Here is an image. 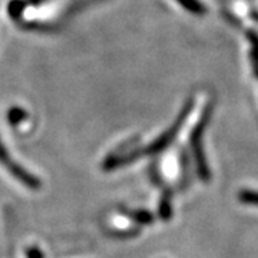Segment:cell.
I'll use <instances>...</instances> for the list:
<instances>
[{
	"label": "cell",
	"instance_id": "1",
	"mask_svg": "<svg viewBox=\"0 0 258 258\" xmlns=\"http://www.w3.org/2000/svg\"><path fill=\"white\" fill-rule=\"evenodd\" d=\"M0 164L5 166L10 174L15 176L18 181H20L25 186H29V188H32V189H37V188L42 185V182L37 179L36 176L32 175V174L28 172L25 168H22L19 164H15V162L10 159L8 151L5 149V147H3L2 144H0Z\"/></svg>",
	"mask_w": 258,
	"mask_h": 258
},
{
	"label": "cell",
	"instance_id": "2",
	"mask_svg": "<svg viewBox=\"0 0 258 258\" xmlns=\"http://www.w3.org/2000/svg\"><path fill=\"white\" fill-rule=\"evenodd\" d=\"M171 198H169V194H165L162 197V201H161V205H159V214L164 220H169L171 218Z\"/></svg>",
	"mask_w": 258,
	"mask_h": 258
},
{
	"label": "cell",
	"instance_id": "3",
	"mask_svg": "<svg viewBox=\"0 0 258 258\" xmlns=\"http://www.w3.org/2000/svg\"><path fill=\"white\" fill-rule=\"evenodd\" d=\"M128 215L131 218H134L137 222H139V224H151V222L154 221V217L147 211L128 212Z\"/></svg>",
	"mask_w": 258,
	"mask_h": 258
},
{
	"label": "cell",
	"instance_id": "4",
	"mask_svg": "<svg viewBox=\"0 0 258 258\" xmlns=\"http://www.w3.org/2000/svg\"><path fill=\"white\" fill-rule=\"evenodd\" d=\"M241 203L251 204V205H258V192L252 191H242L240 194Z\"/></svg>",
	"mask_w": 258,
	"mask_h": 258
}]
</instances>
